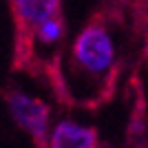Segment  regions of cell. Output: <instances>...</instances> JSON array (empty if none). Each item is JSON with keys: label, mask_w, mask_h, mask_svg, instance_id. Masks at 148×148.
Wrapping results in <instances>:
<instances>
[{"label": "cell", "mask_w": 148, "mask_h": 148, "mask_svg": "<svg viewBox=\"0 0 148 148\" xmlns=\"http://www.w3.org/2000/svg\"><path fill=\"white\" fill-rule=\"evenodd\" d=\"M75 64L91 75L108 73L115 64V44L104 25H88L73 42Z\"/></svg>", "instance_id": "obj_1"}, {"label": "cell", "mask_w": 148, "mask_h": 148, "mask_svg": "<svg viewBox=\"0 0 148 148\" xmlns=\"http://www.w3.org/2000/svg\"><path fill=\"white\" fill-rule=\"evenodd\" d=\"M7 106L11 113L13 122L20 128L29 133L38 148H44L49 144V117L51 108L40 97H31L25 91H11L7 93Z\"/></svg>", "instance_id": "obj_2"}, {"label": "cell", "mask_w": 148, "mask_h": 148, "mask_svg": "<svg viewBox=\"0 0 148 148\" xmlns=\"http://www.w3.org/2000/svg\"><path fill=\"white\" fill-rule=\"evenodd\" d=\"M49 148H97V133L73 119H62L49 135Z\"/></svg>", "instance_id": "obj_3"}, {"label": "cell", "mask_w": 148, "mask_h": 148, "mask_svg": "<svg viewBox=\"0 0 148 148\" xmlns=\"http://www.w3.org/2000/svg\"><path fill=\"white\" fill-rule=\"evenodd\" d=\"M18 25L29 33H36L47 20L60 16V0H11Z\"/></svg>", "instance_id": "obj_4"}, {"label": "cell", "mask_w": 148, "mask_h": 148, "mask_svg": "<svg viewBox=\"0 0 148 148\" xmlns=\"http://www.w3.org/2000/svg\"><path fill=\"white\" fill-rule=\"evenodd\" d=\"M62 36H64V20L58 16V18H51L47 20L42 27H38V31L33 33V38H38L40 42L44 44H56L62 40Z\"/></svg>", "instance_id": "obj_5"}, {"label": "cell", "mask_w": 148, "mask_h": 148, "mask_svg": "<svg viewBox=\"0 0 148 148\" xmlns=\"http://www.w3.org/2000/svg\"><path fill=\"white\" fill-rule=\"evenodd\" d=\"M144 58H146V64H148V31H146V42H144Z\"/></svg>", "instance_id": "obj_6"}, {"label": "cell", "mask_w": 148, "mask_h": 148, "mask_svg": "<svg viewBox=\"0 0 148 148\" xmlns=\"http://www.w3.org/2000/svg\"><path fill=\"white\" fill-rule=\"evenodd\" d=\"M97 148H106V146H97Z\"/></svg>", "instance_id": "obj_7"}]
</instances>
